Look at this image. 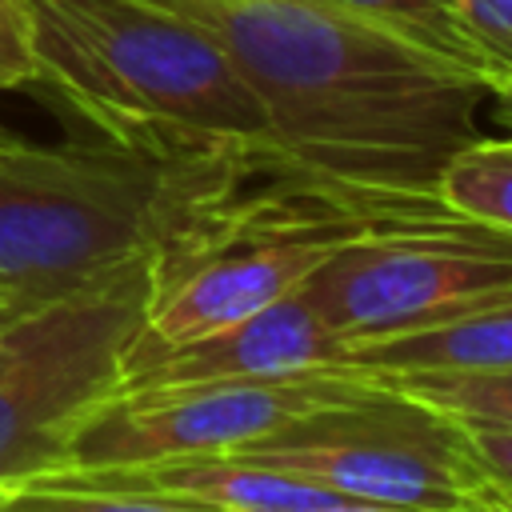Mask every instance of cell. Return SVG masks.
Masks as SVG:
<instances>
[{"mask_svg":"<svg viewBox=\"0 0 512 512\" xmlns=\"http://www.w3.org/2000/svg\"><path fill=\"white\" fill-rule=\"evenodd\" d=\"M376 28H388L396 32L400 40L424 48V52H436L476 76H484L488 84H496V76L488 72V64L480 60V52L472 48L464 24H460V12H456V0H328Z\"/></svg>","mask_w":512,"mask_h":512,"instance_id":"13","label":"cell"},{"mask_svg":"<svg viewBox=\"0 0 512 512\" xmlns=\"http://www.w3.org/2000/svg\"><path fill=\"white\" fill-rule=\"evenodd\" d=\"M456 12L496 84L512 80V0H456Z\"/></svg>","mask_w":512,"mask_h":512,"instance_id":"15","label":"cell"},{"mask_svg":"<svg viewBox=\"0 0 512 512\" xmlns=\"http://www.w3.org/2000/svg\"><path fill=\"white\" fill-rule=\"evenodd\" d=\"M504 292H512V236L448 208L368 224L296 288L344 348L440 324Z\"/></svg>","mask_w":512,"mask_h":512,"instance_id":"7","label":"cell"},{"mask_svg":"<svg viewBox=\"0 0 512 512\" xmlns=\"http://www.w3.org/2000/svg\"><path fill=\"white\" fill-rule=\"evenodd\" d=\"M24 16L36 84L100 136L176 160L280 172L260 100L192 20L152 0H24Z\"/></svg>","mask_w":512,"mask_h":512,"instance_id":"2","label":"cell"},{"mask_svg":"<svg viewBox=\"0 0 512 512\" xmlns=\"http://www.w3.org/2000/svg\"><path fill=\"white\" fill-rule=\"evenodd\" d=\"M504 364H512V292L472 304L440 324L356 344L340 360V368H356L368 376L468 372V368H504Z\"/></svg>","mask_w":512,"mask_h":512,"instance_id":"10","label":"cell"},{"mask_svg":"<svg viewBox=\"0 0 512 512\" xmlns=\"http://www.w3.org/2000/svg\"><path fill=\"white\" fill-rule=\"evenodd\" d=\"M488 104H492V112H496V120L512 132V80H500L496 88H492V96H488Z\"/></svg>","mask_w":512,"mask_h":512,"instance_id":"19","label":"cell"},{"mask_svg":"<svg viewBox=\"0 0 512 512\" xmlns=\"http://www.w3.org/2000/svg\"><path fill=\"white\" fill-rule=\"evenodd\" d=\"M36 84V52L28 36L24 0H0V92Z\"/></svg>","mask_w":512,"mask_h":512,"instance_id":"16","label":"cell"},{"mask_svg":"<svg viewBox=\"0 0 512 512\" xmlns=\"http://www.w3.org/2000/svg\"><path fill=\"white\" fill-rule=\"evenodd\" d=\"M344 340L292 292L232 324L200 332L180 344H132L116 388L196 384V380H252L304 368H336Z\"/></svg>","mask_w":512,"mask_h":512,"instance_id":"9","label":"cell"},{"mask_svg":"<svg viewBox=\"0 0 512 512\" xmlns=\"http://www.w3.org/2000/svg\"><path fill=\"white\" fill-rule=\"evenodd\" d=\"M436 196L452 216L512 236V132L460 148L440 172Z\"/></svg>","mask_w":512,"mask_h":512,"instance_id":"11","label":"cell"},{"mask_svg":"<svg viewBox=\"0 0 512 512\" xmlns=\"http://www.w3.org/2000/svg\"><path fill=\"white\" fill-rule=\"evenodd\" d=\"M504 500H508V504H512V496H504Z\"/></svg>","mask_w":512,"mask_h":512,"instance_id":"22","label":"cell"},{"mask_svg":"<svg viewBox=\"0 0 512 512\" xmlns=\"http://www.w3.org/2000/svg\"><path fill=\"white\" fill-rule=\"evenodd\" d=\"M372 384L368 372L336 364L252 380L112 388L76 420L52 472H128L184 456H224Z\"/></svg>","mask_w":512,"mask_h":512,"instance_id":"8","label":"cell"},{"mask_svg":"<svg viewBox=\"0 0 512 512\" xmlns=\"http://www.w3.org/2000/svg\"><path fill=\"white\" fill-rule=\"evenodd\" d=\"M456 512H512V504H508L496 488H484V492H476L468 504H460Z\"/></svg>","mask_w":512,"mask_h":512,"instance_id":"18","label":"cell"},{"mask_svg":"<svg viewBox=\"0 0 512 512\" xmlns=\"http://www.w3.org/2000/svg\"><path fill=\"white\" fill-rule=\"evenodd\" d=\"M376 380H384L456 420L512 428V364L468 368V372H396V376H376Z\"/></svg>","mask_w":512,"mask_h":512,"instance_id":"14","label":"cell"},{"mask_svg":"<svg viewBox=\"0 0 512 512\" xmlns=\"http://www.w3.org/2000/svg\"><path fill=\"white\" fill-rule=\"evenodd\" d=\"M460 428L468 436V448H472L484 480L500 496H512V428H504V424H472V420H460Z\"/></svg>","mask_w":512,"mask_h":512,"instance_id":"17","label":"cell"},{"mask_svg":"<svg viewBox=\"0 0 512 512\" xmlns=\"http://www.w3.org/2000/svg\"><path fill=\"white\" fill-rule=\"evenodd\" d=\"M244 168L160 156L120 140L0 136V296L44 304L156 256Z\"/></svg>","mask_w":512,"mask_h":512,"instance_id":"3","label":"cell"},{"mask_svg":"<svg viewBox=\"0 0 512 512\" xmlns=\"http://www.w3.org/2000/svg\"><path fill=\"white\" fill-rule=\"evenodd\" d=\"M4 496H8V488H4V484H0V508H4Z\"/></svg>","mask_w":512,"mask_h":512,"instance_id":"21","label":"cell"},{"mask_svg":"<svg viewBox=\"0 0 512 512\" xmlns=\"http://www.w3.org/2000/svg\"><path fill=\"white\" fill-rule=\"evenodd\" d=\"M204 28L260 100L280 172L368 212H440L492 84L328 0H152Z\"/></svg>","mask_w":512,"mask_h":512,"instance_id":"1","label":"cell"},{"mask_svg":"<svg viewBox=\"0 0 512 512\" xmlns=\"http://www.w3.org/2000/svg\"><path fill=\"white\" fill-rule=\"evenodd\" d=\"M20 308H28V304H20V300H12V296H0V324H4L12 312H20Z\"/></svg>","mask_w":512,"mask_h":512,"instance_id":"20","label":"cell"},{"mask_svg":"<svg viewBox=\"0 0 512 512\" xmlns=\"http://www.w3.org/2000/svg\"><path fill=\"white\" fill-rule=\"evenodd\" d=\"M224 456L292 472L388 512H456L476 492L492 488L460 420L384 380L352 400L312 408Z\"/></svg>","mask_w":512,"mask_h":512,"instance_id":"6","label":"cell"},{"mask_svg":"<svg viewBox=\"0 0 512 512\" xmlns=\"http://www.w3.org/2000/svg\"><path fill=\"white\" fill-rule=\"evenodd\" d=\"M0 512H220L192 496H168V492H144V488H120L100 484L84 476L44 472L24 484H12Z\"/></svg>","mask_w":512,"mask_h":512,"instance_id":"12","label":"cell"},{"mask_svg":"<svg viewBox=\"0 0 512 512\" xmlns=\"http://www.w3.org/2000/svg\"><path fill=\"white\" fill-rule=\"evenodd\" d=\"M152 256L0 324V484L60 464L76 420L104 400L144 328Z\"/></svg>","mask_w":512,"mask_h":512,"instance_id":"5","label":"cell"},{"mask_svg":"<svg viewBox=\"0 0 512 512\" xmlns=\"http://www.w3.org/2000/svg\"><path fill=\"white\" fill-rule=\"evenodd\" d=\"M236 192V188H232ZM228 196L200 208L156 256L136 344H180L292 296L348 236L376 220L316 188L300 196Z\"/></svg>","mask_w":512,"mask_h":512,"instance_id":"4","label":"cell"}]
</instances>
